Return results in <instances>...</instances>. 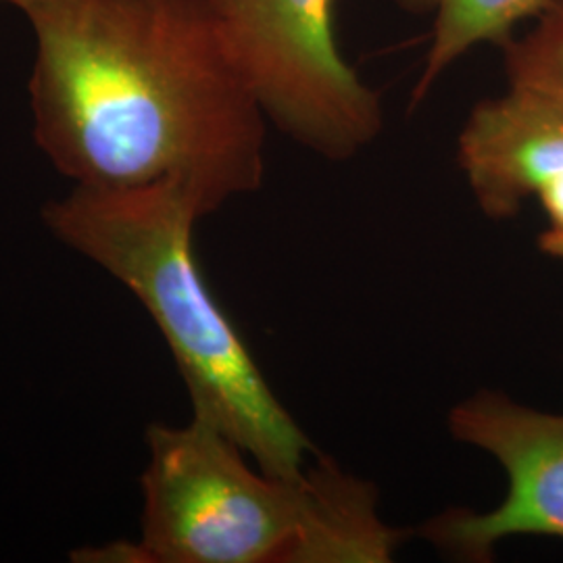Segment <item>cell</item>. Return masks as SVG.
<instances>
[{"mask_svg": "<svg viewBox=\"0 0 563 563\" xmlns=\"http://www.w3.org/2000/svg\"><path fill=\"white\" fill-rule=\"evenodd\" d=\"M141 539L80 562L384 563L405 537L367 483L322 460L299 478L253 470L222 430L192 416L146 428Z\"/></svg>", "mask_w": 563, "mask_h": 563, "instance_id": "3957f363", "label": "cell"}, {"mask_svg": "<svg viewBox=\"0 0 563 563\" xmlns=\"http://www.w3.org/2000/svg\"><path fill=\"white\" fill-rule=\"evenodd\" d=\"M44 157L90 188L178 181L207 216L255 192L267 120L207 0H18Z\"/></svg>", "mask_w": 563, "mask_h": 563, "instance_id": "6da1fadb", "label": "cell"}, {"mask_svg": "<svg viewBox=\"0 0 563 563\" xmlns=\"http://www.w3.org/2000/svg\"><path fill=\"white\" fill-rule=\"evenodd\" d=\"M205 216L199 197L178 181L74 186L42 207L55 241L141 301L178 365L192 416L222 430L263 472L299 478L313 444L202 278L192 236Z\"/></svg>", "mask_w": 563, "mask_h": 563, "instance_id": "7a4b0ae2", "label": "cell"}, {"mask_svg": "<svg viewBox=\"0 0 563 563\" xmlns=\"http://www.w3.org/2000/svg\"><path fill=\"white\" fill-rule=\"evenodd\" d=\"M457 163L490 220H511L526 201L539 199L547 220L539 246L563 262V101L507 84L504 95L467 115Z\"/></svg>", "mask_w": 563, "mask_h": 563, "instance_id": "8992f818", "label": "cell"}, {"mask_svg": "<svg viewBox=\"0 0 563 563\" xmlns=\"http://www.w3.org/2000/svg\"><path fill=\"white\" fill-rule=\"evenodd\" d=\"M455 441L495 457L507 495L490 511L446 509L420 534L463 562H486L514 537L563 541V413H547L497 390H481L449 413Z\"/></svg>", "mask_w": 563, "mask_h": 563, "instance_id": "5b68a950", "label": "cell"}, {"mask_svg": "<svg viewBox=\"0 0 563 563\" xmlns=\"http://www.w3.org/2000/svg\"><path fill=\"white\" fill-rule=\"evenodd\" d=\"M416 15H430V44L422 74L411 92V107H420L434 84L483 44H505L514 30L541 18L553 0H395Z\"/></svg>", "mask_w": 563, "mask_h": 563, "instance_id": "52a82bcc", "label": "cell"}, {"mask_svg": "<svg viewBox=\"0 0 563 563\" xmlns=\"http://www.w3.org/2000/svg\"><path fill=\"white\" fill-rule=\"evenodd\" d=\"M504 46L507 84L563 101V0H553L528 34Z\"/></svg>", "mask_w": 563, "mask_h": 563, "instance_id": "ba28073f", "label": "cell"}, {"mask_svg": "<svg viewBox=\"0 0 563 563\" xmlns=\"http://www.w3.org/2000/svg\"><path fill=\"white\" fill-rule=\"evenodd\" d=\"M230 59L267 123L330 162L383 132L380 97L344 59L336 0H207Z\"/></svg>", "mask_w": 563, "mask_h": 563, "instance_id": "277c9868", "label": "cell"}, {"mask_svg": "<svg viewBox=\"0 0 563 563\" xmlns=\"http://www.w3.org/2000/svg\"><path fill=\"white\" fill-rule=\"evenodd\" d=\"M0 4H11V7H15L18 0H0Z\"/></svg>", "mask_w": 563, "mask_h": 563, "instance_id": "9c48e42d", "label": "cell"}]
</instances>
